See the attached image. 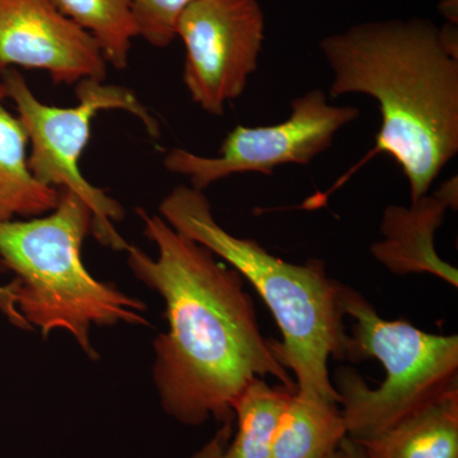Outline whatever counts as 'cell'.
Listing matches in <instances>:
<instances>
[{"mask_svg":"<svg viewBox=\"0 0 458 458\" xmlns=\"http://www.w3.org/2000/svg\"><path fill=\"white\" fill-rule=\"evenodd\" d=\"M138 214L158 258L137 246L125 251L135 278L165 301L168 331L153 343V381L165 411L186 426L210 418L227 426L232 403L252 379L273 376L297 388L262 336L243 276L158 214Z\"/></svg>","mask_w":458,"mask_h":458,"instance_id":"6da1fadb","label":"cell"},{"mask_svg":"<svg viewBox=\"0 0 458 458\" xmlns=\"http://www.w3.org/2000/svg\"><path fill=\"white\" fill-rule=\"evenodd\" d=\"M321 51L331 72L328 96H369L381 128L364 161L387 155L408 179L411 203L429 194L458 152L457 25L424 18L351 27L327 36Z\"/></svg>","mask_w":458,"mask_h":458,"instance_id":"7a4b0ae2","label":"cell"},{"mask_svg":"<svg viewBox=\"0 0 458 458\" xmlns=\"http://www.w3.org/2000/svg\"><path fill=\"white\" fill-rule=\"evenodd\" d=\"M159 212L172 228L209 249L261 295L283 336L280 344L271 342V348L294 373L298 393L340 403L328 360H346L351 336L344 327L339 282L327 276L324 262L292 264L254 240L233 236L216 221L204 192L191 186L172 190Z\"/></svg>","mask_w":458,"mask_h":458,"instance_id":"3957f363","label":"cell"},{"mask_svg":"<svg viewBox=\"0 0 458 458\" xmlns=\"http://www.w3.org/2000/svg\"><path fill=\"white\" fill-rule=\"evenodd\" d=\"M92 221L82 199L60 190L51 212L0 223V267L14 274L8 286L30 327L40 328L45 337L68 331L87 357L98 360L90 343L92 327L149 322L146 303L93 278L84 267L81 252Z\"/></svg>","mask_w":458,"mask_h":458,"instance_id":"277c9868","label":"cell"},{"mask_svg":"<svg viewBox=\"0 0 458 458\" xmlns=\"http://www.w3.org/2000/svg\"><path fill=\"white\" fill-rule=\"evenodd\" d=\"M344 315L355 319L346 360L375 358L386 378L369 388L354 369L335 373L349 438L363 442L458 390V336L436 335L405 321H387L351 286L339 283Z\"/></svg>","mask_w":458,"mask_h":458,"instance_id":"5b68a950","label":"cell"},{"mask_svg":"<svg viewBox=\"0 0 458 458\" xmlns=\"http://www.w3.org/2000/svg\"><path fill=\"white\" fill-rule=\"evenodd\" d=\"M2 82L29 135V167L33 177L42 185L68 190L82 199L93 216L90 233L102 246L125 251L128 242L113 225L123 218L122 205L84 179L81 156L89 144L90 123L101 111L131 114L153 137L159 132L155 117L131 89L106 84L105 81L84 80L75 84L78 104L73 107L49 106L41 102L16 69L5 72Z\"/></svg>","mask_w":458,"mask_h":458,"instance_id":"8992f818","label":"cell"},{"mask_svg":"<svg viewBox=\"0 0 458 458\" xmlns=\"http://www.w3.org/2000/svg\"><path fill=\"white\" fill-rule=\"evenodd\" d=\"M360 116V108L331 105L324 90H309L292 101L291 116L284 122L236 126L216 157L176 148L165 155V167L188 177L190 186L200 191L233 174H271L280 165L311 164L331 147L337 132Z\"/></svg>","mask_w":458,"mask_h":458,"instance_id":"52a82bcc","label":"cell"},{"mask_svg":"<svg viewBox=\"0 0 458 458\" xmlns=\"http://www.w3.org/2000/svg\"><path fill=\"white\" fill-rule=\"evenodd\" d=\"M185 47L183 83L205 113L221 116L259 65L265 16L259 0H194L176 26Z\"/></svg>","mask_w":458,"mask_h":458,"instance_id":"ba28073f","label":"cell"},{"mask_svg":"<svg viewBox=\"0 0 458 458\" xmlns=\"http://www.w3.org/2000/svg\"><path fill=\"white\" fill-rule=\"evenodd\" d=\"M12 66L47 72L69 86L107 74L98 42L53 0H0V77Z\"/></svg>","mask_w":458,"mask_h":458,"instance_id":"9c48e42d","label":"cell"},{"mask_svg":"<svg viewBox=\"0 0 458 458\" xmlns=\"http://www.w3.org/2000/svg\"><path fill=\"white\" fill-rule=\"evenodd\" d=\"M457 204L454 176L410 208L390 205L381 222L385 240L373 243L370 252L394 274L429 273L457 286V269L443 261L434 247L437 229L443 225L448 209L457 210Z\"/></svg>","mask_w":458,"mask_h":458,"instance_id":"30bf717a","label":"cell"},{"mask_svg":"<svg viewBox=\"0 0 458 458\" xmlns=\"http://www.w3.org/2000/svg\"><path fill=\"white\" fill-rule=\"evenodd\" d=\"M358 443L369 458H458V390Z\"/></svg>","mask_w":458,"mask_h":458,"instance_id":"8fae6325","label":"cell"},{"mask_svg":"<svg viewBox=\"0 0 458 458\" xmlns=\"http://www.w3.org/2000/svg\"><path fill=\"white\" fill-rule=\"evenodd\" d=\"M5 98L7 89L0 82V223L44 216L55 209L60 198V190L42 185L30 171L29 135L5 108Z\"/></svg>","mask_w":458,"mask_h":458,"instance_id":"7c38bea8","label":"cell"},{"mask_svg":"<svg viewBox=\"0 0 458 458\" xmlns=\"http://www.w3.org/2000/svg\"><path fill=\"white\" fill-rule=\"evenodd\" d=\"M348 437L340 403L295 393L274 436L271 458H327Z\"/></svg>","mask_w":458,"mask_h":458,"instance_id":"4fadbf2b","label":"cell"},{"mask_svg":"<svg viewBox=\"0 0 458 458\" xmlns=\"http://www.w3.org/2000/svg\"><path fill=\"white\" fill-rule=\"evenodd\" d=\"M297 388L271 386L255 378L232 403L237 418V433L227 451L218 458H271L274 436Z\"/></svg>","mask_w":458,"mask_h":458,"instance_id":"5bb4252c","label":"cell"},{"mask_svg":"<svg viewBox=\"0 0 458 458\" xmlns=\"http://www.w3.org/2000/svg\"><path fill=\"white\" fill-rule=\"evenodd\" d=\"M59 11L89 32L107 64L128 68L132 38H138L131 0H53Z\"/></svg>","mask_w":458,"mask_h":458,"instance_id":"9a60e30c","label":"cell"},{"mask_svg":"<svg viewBox=\"0 0 458 458\" xmlns=\"http://www.w3.org/2000/svg\"><path fill=\"white\" fill-rule=\"evenodd\" d=\"M192 2L194 0H131L138 36L152 47H168L176 38L181 14Z\"/></svg>","mask_w":458,"mask_h":458,"instance_id":"2e32d148","label":"cell"},{"mask_svg":"<svg viewBox=\"0 0 458 458\" xmlns=\"http://www.w3.org/2000/svg\"><path fill=\"white\" fill-rule=\"evenodd\" d=\"M0 313L11 322L13 327L22 328V330H32L29 322L18 311L16 298L12 293L8 285H0Z\"/></svg>","mask_w":458,"mask_h":458,"instance_id":"e0dca14e","label":"cell"},{"mask_svg":"<svg viewBox=\"0 0 458 458\" xmlns=\"http://www.w3.org/2000/svg\"><path fill=\"white\" fill-rule=\"evenodd\" d=\"M340 450L343 452L344 458H369L360 443L349 438V437L343 439Z\"/></svg>","mask_w":458,"mask_h":458,"instance_id":"ac0fdd59","label":"cell"},{"mask_svg":"<svg viewBox=\"0 0 458 458\" xmlns=\"http://www.w3.org/2000/svg\"><path fill=\"white\" fill-rule=\"evenodd\" d=\"M439 11L443 16L447 18L448 23L457 25L458 20V0H442L439 4Z\"/></svg>","mask_w":458,"mask_h":458,"instance_id":"d6986e66","label":"cell"},{"mask_svg":"<svg viewBox=\"0 0 458 458\" xmlns=\"http://www.w3.org/2000/svg\"><path fill=\"white\" fill-rule=\"evenodd\" d=\"M327 458H344L342 450L336 451L335 454H331Z\"/></svg>","mask_w":458,"mask_h":458,"instance_id":"ffe728a7","label":"cell"}]
</instances>
